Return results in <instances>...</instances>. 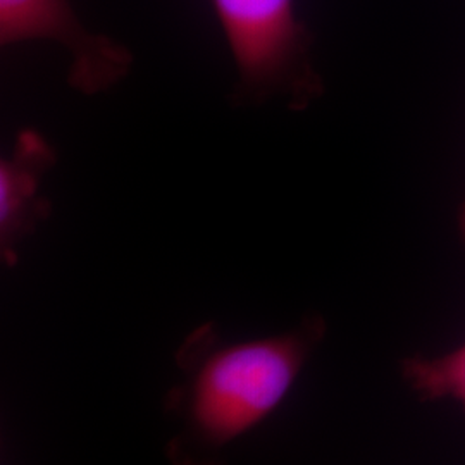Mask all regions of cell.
I'll return each mask as SVG.
<instances>
[{
  "mask_svg": "<svg viewBox=\"0 0 465 465\" xmlns=\"http://www.w3.org/2000/svg\"><path fill=\"white\" fill-rule=\"evenodd\" d=\"M324 334L326 322L317 316L292 331L238 343H223L214 324L190 332L176 353L183 378L164 401L180 424L169 443L171 460L214 457L271 416Z\"/></svg>",
  "mask_w": 465,
  "mask_h": 465,
  "instance_id": "obj_1",
  "label": "cell"
},
{
  "mask_svg": "<svg viewBox=\"0 0 465 465\" xmlns=\"http://www.w3.org/2000/svg\"><path fill=\"white\" fill-rule=\"evenodd\" d=\"M232 52L236 105L282 100L303 111L324 94L314 63V38L297 0H211Z\"/></svg>",
  "mask_w": 465,
  "mask_h": 465,
  "instance_id": "obj_2",
  "label": "cell"
},
{
  "mask_svg": "<svg viewBox=\"0 0 465 465\" xmlns=\"http://www.w3.org/2000/svg\"><path fill=\"white\" fill-rule=\"evenodd\" d=\"M54 42L71 57L67 84L84 95H97L123 82L134 54L107 35L90 32L71 0H0V47Z\"/></svg>",
  "mask_w": 465,
  "mask_h": 465,
  "instance_id": "obj_3",
  "label": "cell"
},
{
  "mask_svg": "<svg viewBox=\"0 0 465 465\" xmlns=\"http://www.w3.org/2000/svg\"><path fill=\"white\" fill-rule=\"evenodd\" d=\"M55 150L36 130L17 134L9 157L0 163V249L5 264L16 262V250L49 216V202L40 197V184L55 164Z\"/></svg>",
  "mask_w": 465,
  "mask_h": 465,
  "instance_id": "obj_4",
  "label": "cell"
},
{
  "mask_svg": "<svg viewBox=\"0 0 465 465\" xmlns=\"http://www.w3.org/2000/svg\"><path fill=\"white\" fill-rule=\"evenodd\" d=\"M401 376L422 400H450L465 407V343L434 357L403 361Z\"/></svg>",
  "mask_w": 465,
  "mask_h": 465,
  "instance_id": "obj_5",
  "label": "cell"
},
{
  "mask_svg": "<svg viewBox=\"0 0 465 465\" xmlns=\"http://www.w3.org/2000/svg\"><path fill=\"white\" fill-rule=\"evenodd\" d=\"M459 224H460V232H462V236H464L465 240V203L464 207H462V211H460V219H459Z\"/></svg>",
  "mask_w": 465,
  "mask_h": 465,
  "instance_id": "obj_6",
  "label": "cell"
}]
</instances>
